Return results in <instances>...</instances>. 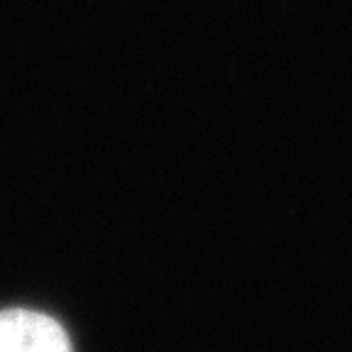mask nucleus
<instances>
[{
    "label": "nucleus",
    "mask_w": 352,
    "mask_h": 352,
    "mask_svg": "<svg viewBox=\"0 0 352 352\" xmlns=\"http://www.w3.org/2000/svg\"><path fill=\"white\" fill-rule=\"evenodd\" d=\"M0 352H74L66 330L37 311H0Z\"/></svg>",
    "instance_id": "obj_1"
}]
</instances>
